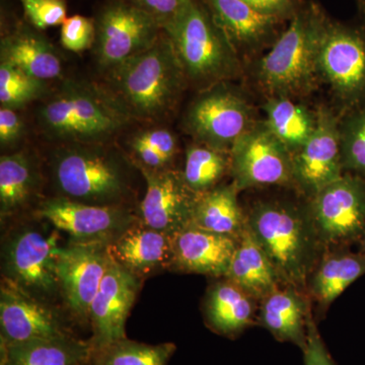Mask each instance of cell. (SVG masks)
I'll use <instances>...</instances> for the list:
<instances>
[{"mask_svg": "<svg viewBox=\"0 0 365 365\" xmlns=\"http://www.w3.org/2000/svg\"><path fill=\"white\" fill-rule=\"evenodd\" d=\"M141 285L143 279L111 258L90 309L91 349L126 338L127 319Z\"/></svg>", "mask_w": 365, "mask_h": 365, "instance_id": "cell-18", "label": "cell"}, {"mask_svg": "<svg viewBox=\"0 0 365 365\" xmlns=\"http://www.w3.org/2000/svg\"><path fill=\"white\" fill-rule=\"evenodd\" d=\"M26 20L37 30L63 25L67 19L66 0H19Z\"/></svg>", "mask_w": 365, "mask_h": 365, "instance_id": "cell-35", "label": "cell"}, {"mask_svg": "<svg viewBox=\"0 0 365 365\" xmlns=\"http://www.w3.org/2000/svg\"><path fill=\"white\" fill-rule=\"evenodd\" d=\"M163 31L172 42L187 83L199 91L244 73V63L200 0H191Z\"/></svg>", "mask_w": 365, "mask_h": 365, "instance_id": "cell-5", "label": "cell"}, {"mask_svg": "<svg viewBox=\"0 0 365 365\" xmlns=\"http://www.w3.org/2000/svg\"><path fill=\"white\" fill-rule=\"evenodd\" d=\"M96 39V24L93 19L76 14L67 18L61 26L60 42L66 50L81 53L93 48Z\"/></svg>", "mask_w": 365, "mask_h": 365, "instance_id": "cell-36", "label": "cell"}, {"mask_svg": "<svg viewBox=\"0 0 365 365\" xmlns=\"http://www.w3.org/2000/svg\"><path fill=\"white\" fill-rule=\"evenodd\" d=\"M322 83L330 88L339 116L365 107V25L327 14L319 53Z\"/></svg>", "mask_w": 365, "mask_h": 365, "instance_id": "cell-7", "label": "cell"}, {"mask_svg": "<svg viewBox=\"0 0 365 365\" xmlns=\"http://www.w3.org/2000/svg\"><path fill=\"white\" fill-rule=\"evenodd\" d=\"M90 341L76 335L1 343V365H88Z\"/></svg>", "mask_w": 365, "mask_h": 365, "instance_id": "cell-26", "label": "cell"}, {"mask_svg": "<svg viewBox=\"0 0 365 365\" xmlns=\"http://www.w3.org/2000/svg\"><path fill=\"white\" fill-rule=\"evenodd\" d=\"M131 146L138 158L139 165L151 170H162L167 168L169 163L155 148H151L150 144L145 143L140 136L134 137Z\"/></svg>", "mask_w": 365, "mask_h": 365, "instance_id": "cell-42", "label": "cell"}, {"mask_svg": "<svg viewBox=\"0 0 365 365\" xmlns=\"http://www.w3.org/2000/svg\"><path fill=\"white\" fill-rule=\"evenodd\" d=\"M131 117L111 93L69 81L41 106L38 120L46 135L69 144H100Z\"/></svg>", "mask_w": 365, "mask_h": 365, "instance_id": "cell-4", "label": "cell"}, {"mask_svg": "<svg viewBox=\"0 0 365 365\" xmlns=\"http://www.w3.org/2000/svg\"><path fill=\"white\" fill-rule=\"evenodd\" d=\"M230 155V174L240 192L268 186H294L292 153L264 120L237 139Z\"/></svg>", "mask_w": 365, "mask_h": 365, "instance_id": "cell-12", "label": "cell"}, {"mask_svg": "<svg viewBox=\"0 0 365 365\" xmlns=\"http://www.w3.org/2000/svg\"><path fill=\"white\" fill-rule=\"evenodd\" d=\"M57 230L37 225L16 228L2 248V278L49 302L60 294L56 274Z\"/></svg>", "mask_w": 365, "mask_h": 365, "instance_id": "cell-9", "label": "cell"}, {"mask_svg": "<svg viewBox=\"0 0 365 365\" xmlns=\"http://www.w3.org/2000/svg\"><path fill=\"white\" fill-rule=\"evenodd\" d=\"M340 138L344 172L365 180V107L340 117Z\"/></svg>", "mask_w": 365, "mask_h": 365, "instance_id": "cell-33", "label": "cell"}, {"mask_svg": "<svg viewBox=\"0 0 365 365\" xmlns=\"http://www.w3.org/2000/svg\"><path fill=\"white\" fill-rule=\"evenodd\" d=\"M37 215L76 244L109 245L138 220L123 205H93L62 196L45 200Z\"/></svg>", "mask_w": 365, "mask_h": 365, "instance_id": "cell-13", "label": "cell"}, {"mask_svg": "<svg viewBox=\"0 0 365 365\" xmlns=\"http://www.w3.org/2000/svg\"><path fill=\"white\" fill-rule=\"evenodd\" d=\"M145 143L160 153L168 163L174 158L178 150L177 137L167 129H155L139 134Z\"/></svg>", "mask_w": 365, "mask_h": 365, "instance_id": "cell-41", "label": "cell"}, {"mask_svg": "<svg viewBox=\"0 0 365 365\" xmlns=\"http://www.w3.org/2000/svg\"><path fill=\"white\" fill-rule=\"evenodd\" d=\"M110 260L106 244L69 242L57 250L56 274L60 294L69 312L88 325L91 302Z\"/></svg>", "mask_w": 365, "mask_h": 365, "instance_id": "cell-15", "label": "cell"}, {"mask_svg": "<svg viewBox=\"0 0 365 365\" xmlns=\"http://www.w3.org/2000/svg\"><path fill=\"white\" fill-rule=\"evenodd\" d=\"M134 6L143 9L160 26L167 28L176 20L191 0H129Z\"/></svg>", "mask_w": 365, "mask_h": 365, "instance_id": "cell-37", "label": "cell"}, {"mask_svg": "<svg viewBox=\"0 0 365 365\" xmlns=\"http://www.w3.org/2000/svg\"><path fill=\"white\" fill-rule=\"evenodd\" d=\"M246 215L250 232L270 259L283 287L307 289L322 249L307 205L258 201Z\"/></svg>", "mask_w": 365, "mask_h": 365, "instance_id": "cell-2", "label": "cell"}, {"mask_svg": "<svg viewBox=\"0 0 365 365\" xmlns=\"http://www.w3.org/2000/svg\"><path fill=\"white\" fill-rule=\"evenodd\" d=\"M360 247H361V250L360 251L364 252L365 253V230L364 232V235H362L361 239H360Z\"/></svg>", "mask_w": 365, "mask_h": 365, "instance_id": "cell-44", "label": "cell"}, {"mask_svg": "<svg viewBox=\"0 0 365 365\" xmlns=\"http://www.w3.org/2000/svg\"><path fill=\"white\" fill-rule=\"evenodd\" d=\"M225 278L259 302L283 287L273 264L255 240L248 225L239 239Z\"/></svg>", "mask_w": 365, "mask_h": 365, "instance_id": "cell-25", "label": "cell"}, {"mask_svg": "<svg viewBox=\"0 0 365 365\" xmlns=\"http://www.w3.org/2000/svg\"><path fill=\"white\" fill-rule=\"evenodd\" d=\"M146 182L140 204V220L160 232L174 235L191 225L199 195L187 186L182 172L151 170L138 165Z\"/></svg>", "mask_w": 365, "mask_h": 365, "instance_id": "cell-19", "label": "cell"}, {"mask_svg": "<svg viewBox=\"0 0 365 365\" xmlns=\"http://www.w3.org/2000/svg\"><path fill=\"white\" fill-rule=\"evenodd\" d=\"M98 144L72 143L55 153L52 175L60 196L93 205H122L128 192L123 163Z\"/></svg>", "mask_w": 365, "mask_h": 365, "instance_id": "cell-6", "label": "cell"}, {"mask_svg": "<svg viewBox=\"0 0 365 365\" xmlns=\"http://www.w3.org/2000/svg\"><path fill=\"white\" fill-rule=\"evenodd\" d=\"M340 138V116L319 106L316 128L299 150L292 153V180L307 199L344 175Z\"/></svg>", "mask_w": 365, "mask_h": 365, "instance_id": "cell-14", "label": "cell"}, {"mask_svg": "<svg viewBox=\"0 0 365 365\" xmlns=\"http://www.w3.org/2000/svg\"><path fill=\"white\" fill-rule=\"evenodd\" d=\"M39 177L35 163L25 153L0 158V213L1 220L20 212L37 193Z\"/></svg>", "mask_w": 365, "mask_h": 365, "instance_id": "cell-29", "label": "cell"}, {"mask_svg": "<svg viewBox=\"0 0 365 365\" xmlns=\"http://www.w3.org/2000/svg\"><path fill=\"white\" fill-rule=\"evenodd\" d=\"M267 16H274L283 21L289 23L299 13L304 0H242Z\"/></svg>", "mask_w": 365, "mask_h": 365, "instance_id": "cell-39", "label": "cell"}, {"mask_svg": "<svg viewBox=\"0 0 365 365\" xmlns=\"http://www.w3.org/2000/svg\"><path fill=\"white\" fill-rule=\"evenodd\" d=\"M326 16L323 7L304 0L275 44L251 62L254 83L266 98L299 101L322 85L319 53Z\"/></svg>", "mask_w": 365, "mask_h": 365, "instance_id": "cell-1", "label": "cell"}, {"mask_svg": "<svg viewBox=\"0 0 365 365\" xmlns=\"http://www.w3.org/2000/svg\"><path fill=\"white\" fill-rule=\"evenodd\" d=\"M245 64L270 49L287 21L256 11L242 0H200Z\"/></svg>", "mask_w": 365, "mask_h": 365, "instance_id": "cell-16", "label": "cell"}, {"mask_svg": "<svg viewBox=\"0 0 365 365\" xmlns=\"http://www.w3.org/2000/svg\"><path fill=\"white\" fill-rule=\"evenodd\" d=\"M309 220L323 248L359 242L365 230V180L344 173L307 199Z\"/></svg>", "mask_w": 365, "mask_h": 365, "instance_id": "cell-11", "label": "cell"}, {"mask_svg": "<svg viewBox=\"0 0 365 365\" xmlns=\"http://www.w3.org/2000/svg\"><path fill=\"white\" fill-rule=\"evenodd\" d=\"M176 349L174 343L150 345L126 337L91 349L88 365H168Z\"/></svg>", "mask_w": 365, "mask_h": 365, "instance_id": "cell-32", "label": "cell"}, {"mask_svg": "<svg viewBox=\"0 0 365 365\" xmlns=\"http://www.w3.org/2000/svg\"><path fill=\"white\" fill-rule=\"evenodd\" d=\"M93 20V53L98 66L108 73L150 49L163 33L155 19L129 0H110Z\"/></svg>", "mask_w": 365, "mask_h": 365, "instance_id": "cell-10", "label": "cell"}, {"mask_svg": "<svg viewBox=\"0 0 365 365\" xmlns=\"http://www.w3.org/2000/svg\"><path fill=\"white\" fill-rule=\"evenodd\" d=\"M25 131L23 120L16 110L1 107L0 109V144L2 148L18 143Z\"/></svg>", "mask_w": 365, "mask_h": 365, "instance_id": "cell-40", "label": "cell"}, {"mask_svg": "<svg viewBox=\"0 0 365 365\" xmlns=\"http://www.w3.org/2000/svg\"><path fill=\"white\" fill-rule=\"evenodd\" d=\"M239 190L232 184H220L197 199L191 225L240 239L247 227V215L239 202Z\"/></svg>", "mask_w": 365, "mask_h": 365, "instance_id": "cell-28", "label": "cell"}, {"mask_svg": "<svg viewBox=\"0 0 365 365\" xmlns=\"http://www.w3.org/2000/svg\"><path fill=\"white\" fill-rule=\"evenodd\" d=\"M365 274V253L337 250L318 261L307 283V294L327 307Z\"/></svg>", "mask_w": 365, "mask_h": 365, "instance_id": "cell-27", "label": "cell"}, {"mask_svg": "<svg viewBox=\"0 0 365 365\" xmlns=\"http://www.w3.org/2000/svg\"><path fill=\"white\" fill-rule=\"evenodd\" d=\"M174 235L137 220L108 245V253L118 264L144 279L163 269H170Z\"/></svg>", "mask_w": 365, "mask_h": 365, "instance_id": "cell-21", "label": "cell"}, {"mask_svg": "<svg viewBox=\"0 0 365 365\" xmlns=\"http://www.w3.org/2000/svg\"><path fill=\"white\" fill-rule=\"evenodd\" d=\"M46 91L45 81L29 76L16 67L0 62V104L19 109L37 100Z\"/></svg>", "mask_w": 365, "mask_h": 365, "instance_id": "cell-34", "label": "cell"}, {"mask_svg": "<svg viewBox=\"0 0 365 365\" xmlns=\"http://www.w3.org/2000/svg\"><path fill=\"white\" fill-rule=\"evenodd\" d=\"M256 302L241 287L223 277L206 292L203 302L206 326L218 335L230 339L237 337L253 325Z\"/></svg>", "mask_w": 365, "mask_h": 365, "instance_id": "cell-24", "label": "cell"}, {"mask_svg": "<svg viewBox=\"0 0 365 365\" xmlns=\"http://www.w3.org/2000/svg\"><path fill=\"white\" fill-rule=\"evenodd\" d=\"M263 110L264 122L292 155L307 143L316 128L317 110L313 111L299 100L266 98Z\"/></svg>", "mask_w": 365, "mask_h": 365, "instance_id": "cell-30", "label": "cell"}, {"mask_svg": "<svg viewBox=\"0 0 365 365\" xmlns=\"http://www.w3.org/2000/svg\"><path fill=\"white\" fill-rule=\"evenodd\" d=\"M230 170L228 151L197 143L189 146L186 151L182 175L187 186L197 195H201L218 186Z\"/></svg>", "mask_w": 365, "mask_h": 365, "instance_id": "cell-31", "label": "cell"}, {"mask_svg": "<svg viewBox=\"0 0 365 365\" xmlns=\"http://www.w3.org/2000/svg\"><path fill=\"white\" fill-rule=\"evenodd\" d=\"M260 302L261 325L279 342L292 343L304 350L307 317L312 312L304 292L292 287H280Z\"/></svg>", "mask_w": 365, "mask_h": 365, "instance_id": "cell-23", "label": "cell"}, {"mask_svg": "<svg viewBox=\"0 0 365 365\" xmlns=\"http://www.w3.org/2000/svg\"><path fill=\"white\" fill-rule=\"evenodd\" d=\"M239 239L190 225L174 235L173 270L225 277Z\"/></svg>", "mask_w": 365, "mask_h": 365, "instance_id": "cell-20", "label": "cell"}, {"mask_svg": "<svg viewBox=\"0 0 365 365\" xmlns=\"http://www.w3.org/2000/svg\"><path fill=\"white\" fill-rule=\"evenodd\" d=\"M1 343L74 335L49 302L2 278L0 287Z\"/></svg>", "mask_w": 365, "mask_h": 365, "instance_id": "cell-17", "label": "cell"}, {"mask_svg": "<svg viewBox=\"0 0 365 365\" xmlns=\"http://www.w3.org/2000/svg\"><path fill=\"white\" fill-rule=\"evenodd\" d=\"M108 74L110 93L129 116L148 121L165 117L187 85L172 42L163 31L150 49Z\"/></svg>", "mask_w": 365, "mask_h": 365, "instance_id": "cell-3", "label": "cell"}, {"mask_svg": "<svg viewBox=\"0 0 365 365\" xmlns=\"http://www.w3.org/2000/svg\"><path fill=\"white\" fill-rule=\"evenodd\" d=\"M357 4V9H359L360 21L365 25V0H355Z\"/></svg>", "mask_w": 365, "mask_h": 365, "instance_id": "cell-43", "label": "cell"}, {"mask_svg": "<svg viewBox=\"0 0 365 365\" xmlns=\"http://www.w3.org/2000/svg\"><path fill=\"white\" fill-rule=\"evenodd\" d=\"M304 365H335L325 343L319 335L313 314L309 313L307 322V343L302 350Z\"/></svg>", "mask_w": 365, "mask_h": 365, "instance_id": "cell-38", "label": "cell"}, {"mask_svg": "<svg viewBox=\"0 0 365 365\" xmlns=\"http://www.w3.org/2000/svg\"><path fill=\"white\" fill-rule=\"evenodd\" d=\"M0 62L45 83L63 73L58 50L39 30L26 24H20L1 38Z\"/></svg>", "mask_w": 365, "mask_h": 365, "instance_id": "cell-22", "label": "cell"}, {"mask_svg": "<svg viewBox=\"0 0 365 365\" xmlns=\"http://www.w3.org/2000/svg\"><path fill=\"white\" fill-rule=\"evenodd\" d=\"M257 122L249 98L230 81L199 91L184 118L185 129L196 143L228 153Z\"/></svg>", "mask_w": 365, "mask_h": 365, "instance_id": "cell-8", "label": "cell"}]
</instances>
